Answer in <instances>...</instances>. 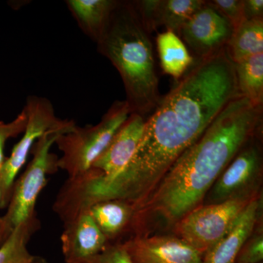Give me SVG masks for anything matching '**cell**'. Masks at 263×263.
Listing matches in <instances>:
<instances>
[{
    "label": "cell",
    "mask_w": 263,
    "mask_h": 263,
    "mask_svg": "<svg viewBox=\"0 0 263 263\" xmlns=\"http://www.w3.org/2000/svg\"><path fill=\"white\" fill-rule=\"evenodd\" d=\"M39 229L21 224L0 245V263H49L41 256L33 255L27 249L31 237Z\"/></svg>",
    "instance_id": "d6986e66"
},
{
    "label": "cell",
    "mask_w": 263,
    "mask_h": 263,
    "mask_svg": "<svg viewBox=\"0 0 263 263\" xmlns=\"http://www.w3.org/2000/svg\"><path fill=\"white\" fill-rule=\"evenodd\" d=\"M156 42L162 70L176 80L181 79L195 65V60L176 33L168 30L160 33Z\"/></svg>",
    "instance_id": "2e32d148"
},
{
    "label": "cell",
    "mask_w": 263,
    "mask_h": 263,
    "mask_svg": "<svg viewBox=\"0 0 263 263\" xmlns=\"http://www.w3.org/2000/svg\"><path fill=\"white\" fill-rule=\"evenodd\" d=\"M86 263H133L122 243H108Z\"/></svg>",
    "instance_id": "cb8c5ba5"
},
{
    "label": "cell",
    "mask_w": 263,
    "mask_h": 263,
    "mask_svg": "<svg viewBox=\"0 0 263 263\" xmlns=\"http://www.w3.org/2000/svg\"><path fill=\"white\" fill-rule=\"evenodd\" d=\"M145 123V117L131 114L91 168L81 176L104 180L110 179L121 172L136 154L143 136Z\"/></svg>",
    "instance_id": "30bf717a"
},
{
    "label": "cell",
    "mask_w": 263,
    "mask_h": 263,
    "mask_svg": "<svg viewBox=\"0 0 263 263\" xmlns=\"http://www.w3.org/2000/svg\"><path fill=\"white\" fill-rule=\"evenodd\" d=\"M226 51L233 63L263 53V20L245 21L235 29Z\"/></svg>",
    "instance_id": "e0dca14e"
},
{
    "label": "cell",
    "mask_w": 263,
    "mask_h": 263,
    "mask_svg": "<svg viewBox=\"0 0 263 263\" xmlns=\"http://www.w3.org/2000/svg\"><path fill=\"white\" fill-rule=\"evenodd\" d=\"M233 32L229 22L205 1L183 24L179 36L194 60L199 62L224 49Z\"/></svg>",
    "instance_id": "9c48e42d"
},
{
    "label": "cell",
    "mask_w": 263,
    "mask_h": 263,
    "mask_svg": "<svg viewBox=\"0 0 263 263\" xmlns=\"http://www.w3.org/2000/svg\"><path fill=\"white\" fill-rule=\"evenodd\" d=\"M27 125V117L24 110L12 122L5 123L0 121V169L6 159L4 155V148L7 141L23 134Z\"/></svg>",
    "instance_id": "7402d4cb"
},
{
    "label": "cell",
    "mask_w": 263,
    "mask_h": 263,
    "mask_svg": "<svg viewBox=\"0 0 263 263\" xmlns=\"http://www.w3.org/2000/svg\"><path fill=\"white\" fill-rule=\"evenodd\" d=\"M262 108L240 95L232 100L137 209L132 229L149 216L174 227L202 205L208 192L237 154L260 134Z\"/></svg>",
    "instance_id": "7a4b0ae2"
},
{
    "label": "cell",
    "mask_w": 263,
    "mask_h": 263,
    "mask_svg": "<svg viewBox=\"0 0 263 263\" xmlns=\"http://www.w3.org/2000/svg\"><path fill=\"white\" fill-rule=\"evenodd\" d=\"M205 3V0H159L157 29L164 27L179 35L183 24Z\"/></svg>",
    "instance_id": "ffe728a7"
},
{
    "label": "cell",
    "mask_w": 263,
    "mask_h": 263,
    "mask_svg": "<svg viewBox=\"0 0 263 263\" xmlns=\"http://www.w3.org/2000/svg\"><path fill=\"white\" fill-rule=\"evenodd\" d=\"M239 95L226 48L195 63L146 119L136 154L108 181L110 195L141 206L180 156Z\"/></svg>",
    "instance_id": "6da1fadb"
},
{
    "label": "cell",
    "mask_w": 263,
    "mask_h": 263,
    "mask_svg": "<svg viewBox=\"0 0 263 263\" xmlns=\"http://www.w3.org/2000/svg\"><path fill=\"white\" fill-rule=\"evenodd\" d=\"M260 134L254 137L237 154L216 180L202 205L259 196L262 176Z\"/></svg>",
    "instance_id": "ba28073f"
},
{
    "label": "cell",
    "mask_w": 263,
    "mask_h": 263,
    "mask_svg": "<svg viewBox=\"0 0 263 263\" xmlns=\"http://www.w3.org/2000/svg\"><path fill=\"white\" fill-rule=\"evenodd\" d=\"M262 209V198L259 195L246 206L224 236L204 254L202 263H235L240 249L254 233Z\"/></svg>",
    "instance_id": "4fadbf2b"
},
{
    "label": "cell",
    "mask_w": 263,
    "mask_h": 263,
    "mask_svg": "<svg viewBox=\"0 0 263 263\" xmlns=\"http://www.w3.org/2000/svg\"><path fill=\"white\" fill-rule=\"evenodd\" d=\"M23 110L27 117L24 136L13 147L10 157L5 159L0 169L1 209L8 206L17 176L27 162L35 142L46 133H68L76 125L73 120L57 117L51 101L43 97L29 96Z\"/></svg>",
    "instance_id": "8992f818"
},
{
    "label": "cell",
    "mask_w": 263,
    "mask_h": 263,
    "mask_svg": "<svg viewBox=\"0 0 263 263\" xmlns=\"http://www.w3.org/2000/svg\"><path fill=\"white\" fill-rule=\"evenodd\" d=\"M253 199L200 205L174 226L176 235L203 256L224 236Z\"/></svg>",
    "instance_id": "52a82bcc"
},
{
    "label": "cell",
    "mask_w": 263,
    "mask_h": 263,
    "mask_svg": "<svg viewBox=\"0 0 263 263\" xmlns=\"http://www.w3.org/2000/svg\"><path fill=\"white\" fill-rule=\"evenodd\" d=\"M207 3L229 22L234 31L246 21L243 0H211Z\"/></svg>",
    "instance_id": "44dd1931"
},
{
    "label": "cell",
    "mask_w": 263,
    "mask_h": 263,
    "mask_svg": "<svg viewBox=\"0 0 263 263\" xmlns=\"http://www.w3.org/2000/svg\"><path fill=\"white\" fill-rule=\"evenodd\" d=\"M60 240L66 263H86L109 243L88 210L64 222Z\"/></svg>",
    "instance_id": "7c38bea8"
},
{
    "label": "cell",
    "mask_w": 263,
    "mask_h": 263,
    "mask_svg": "<svg viewBox=\"0 0 263 263\" xmlns=\"http://www.w3.org/2000/svg\"><path fill=\"white\" fill-rule=\"evenodd\" d=\"M58 132L46 133L34 143L30 154L32 159L24 174L15 180L8 209L0 218V245L21 224L40 228L36 204L40 194L47 183L48 175L57 172L59 158L51 148L60 135Z\"/></svg>",
    "instance_id": "277c9868"
},
{
    "label": "cell",
    "mask_w": 263,
    "mask_h": 263,
    "mask_svg": "<svg viewBox=\"0 0 263 263\" xmlns=\"http://www.w3.org/2000/svg\"></svg>",
    "instance_id": "4316f807"
},
{
    "label": "cell",
    "mask_w": 263,
    "mask_h": 263,
    "mask_svg": "<svg viewBox=\"0 0 263 263\" xmlns=\"http://www.w3.org/2000/svg\"><path fill=\"white\" fill-rule=\"evenodd\" d=\"M246 21L263 20L262 0H243Z\"/></svg>",
    "instance_id": "d4e9b609"
},
{
    "label": "cell",
    "mask_w": 263,
    "mask_h": 263,
    "mask_svg": "<svg viewBox=\"0 0 263 263\" xmlns=\"http://www.w3.org/2000/svg\"><path fill=\"white\" fill-rule=\"evenodd\" d=\"M0 218H1V216H0Z\"/></svg>",
    "instance_id": "484cf974"
},
{
    "label": "cell",
    "mask_w": 263,
    "mask_h": 263,
    "mask_svg": "<svg viewBox=\"0 0 263 263\" xmlns=\"http://www.w3.org/2000/svg\"><path fill=\"white\" fill-rule=\"evenodd\" d=\"M133 263H202V254L177 236L136 235L122 243Z\"/></svg>",
    "instance_id": "8fae6325"
},
{
    "label": "cell",
    "mask_w": 263,
    "mask_h": 263,
    "mask_svg": "<svg viewBox=\"0 0 263 263\" xmlns=\"http://www.w3.org/2000/svg\"><path fill=\"white\" fill-rule=\"evenodd\" d=\"M88 211L110 243L131 228L136 209L124 200H107L93 204Z\"/></svg>",
    "instance_id": "9a60e30c"
},
{
    "label": "cell",
    "mask_w": 263,
    "mask_h": 263,
    "mask_svg": "<svg viewBox=\"0 0 263 263\" xmlns=\"http://www.w3.org/2000/svg\"><path fill=\"white\" fill-rule=\"evenodd\" d=\"M263 235L262 232L253 233L240 249L235 263H262Z\"/></svg>",
    "instance_id": "603a6c76"
},
{
    "label": "cell",
    "mask_w": 263,
    "mask_h": 263,
    "mask_svg": "<svg viewBox=\"0 0 263 263\" xmlns=\"http://www.w3.org/2000/svg\"><path fill=\"white\" fill-rule=\"evenodd\" d=\"M238 93L257 105H263V53L234 63Z\"/></svg>",
    "instance_id": "ac0fdd59"
},
{
    "label": "cell",
    "mask_w": 263,
    "mask_h": 263,
    "mask_svg": "<svg viewBox=\"0 0 263 263\" xmlns=\"http://www.w3.org/2000/svg\"><path fill=\"white\" fill-rule=\"evenodd\" d=\"M119 0H67L71 15L83 32L98 43L106 29Z\"/></svg>",
    "instance_id": "5bb4252c"
},
{
    "label": "cell",
    "mask_w": 263,
    "mask_h": 263,
    "mask_svg": "<svg viewBox=\"0 0 263 263\" xmlns=\"http://www.w3.org/2000/svg\"><path fill=\"white\" fill-rule=\"evenodd\" d=\"M133 1L119 0L96 43L122 78L131 114L146 115L160 100L153 43Z\"/></svg>",
    "instance_id": "3957f363"
},
{
    "label": "cell",
    "mask_w": 263,
    "mask_h": 263,
    "mask_svg": "<svg viewBox=\"0 0 263 263\" xmlns=\"http://www.w3.org/2000/svg\"><path fill=\"white\" fill-rule=\"evenodd\" d=\"M130 114L127 102L117 100L98 124L84 127L76 125L60 135L55 141L62 154L57 162L59 168L67 172L70 179L86 174Z\"/></svg>",
    "instance_id": "5b68a950"
}]
</instances>
